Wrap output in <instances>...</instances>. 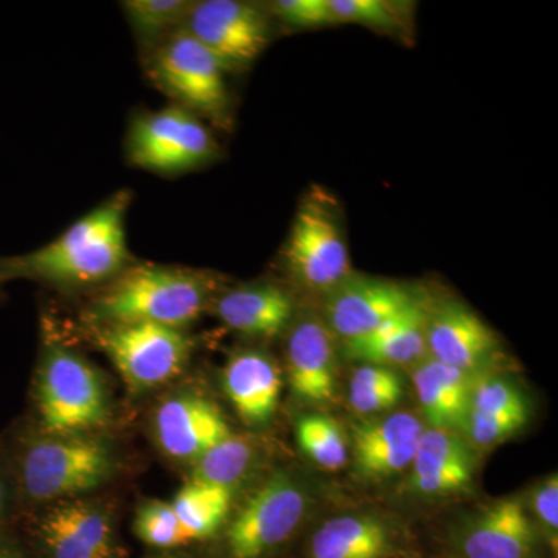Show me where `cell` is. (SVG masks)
Returning <instances> with one entry per match:
<instances>
[{
	"label": "cell",
	"instance_id": "1",
	"mask_svg": "<svg viewBox=\"0 0 558 558\" xmlns=\"http://www.w3.org/2000/svg\"><path fill=\"white\" fill-rule=\"evenodd\" d=\"M130 202V191H120L44 247L0 258V281L25 278L81 286L117 277L131 258L126 236Z\"/></svg>",
	"mask_w": 558,
	"mask_h": 558
},
{
	"label": "cell",
	"instance_id": "2",
	"mask_svg": "<svg viewBox=\"0 0 558 558\" xmlns=\"http://www.w3.org/2000/svg\"><path fill=\"white\" fill-rule=\"evenodd\" d=\"M213 279L204 271L171 266H138L117 275L92 304L102 325L154 323L182 330L207 307Z\"/></svg>",
	"mask_w": 558,
	"mask_h": 558
},
{
	"label": "cell",
	"instance_id": "3",
	"mask_svg": "<svg viewBox=\"0 0 558 558\" xmlns=\"http://www.w3.org/2000/svg\"><path fill=\"white\" fill-rule=\"evenodd\" d=\"M11 470L22 497L35 502L57 501L106 483L112 475L113 458L100 440L47 436L24 444Z\"/></svg>",
	"mask_w": 558,
	"mask_h": 558
},
{
	"label": "cell",
	"instance_id": "4",
	"mask_svg": "<svg viewBox=\"0 0 558 558\" xmlns=\"http://www.w3.org/2000/svg\"><path fill=\"white\" fill-rule=\"evenodd\" d=\"M157 89L199 119L229 130L231 100L227 70L211 51L185 31L175 32L145 58Z\"/></svg>",
	"mask_w": 558,
	"mask_h": 558
},
{
	"label": "cell",
	"instance_id": "5",
	"mask_svg": "<svg viewBox=\"0 0 558 558\" xmlns=\"http://www.w3.org/2000/svg\"><path fill=\"white\" fill-rule=\"evenodd\" d=\"M39 424L47 435L81 436L109 417L100 376L69 349L51 347L39 371Z\"/></svg>",
	"mask_w": 558,
	"mask_h": 558
},
{
	"label": "cell",
	"instance_id": "6",
	"mask_svg": "<svg viewBox=\"0 0 558 558\" xmlns=\"http://www.w3.org/2000/svg\"><path fill=\"white\" fill-rule=\"evenodd\" d=\"M219 146L207 124L182 106L140 112L126 137L131 165L157 174L175 175L197 170L218 157Z\"/></svg>",
	"mask_w": 558,
	"mask_h": 558
},
{
	"label": "cell",
	"instance_id": "7",
	"mask_svg": "<svg viewBox=\"0 0 558 558\" xmlns=\"http://www.w3.org/2000/svg\"><path fill=\"white\" fill-rule=\"evenodd\" d=\"M284 256L306 288L328 292L351 274L339 204L328 191L315 186L301 202Z\"/></svg>",
	"mask_w": 558,
	"mask_h": 558
},
{
	"label": "cell",
	"instance_id": "8",
	"mask_svg": "<svg viewBox=\"0 0 558 558\" xmlns=\"http://www.w3.org/2000/svg\"><path fill=\"white\" fill-rule=\"evenodd\" d=\"M97 340L135 389L156 388L178 376L191 348L182 330L154 323L105 325Z\"/></svg>",
	"mask_w": 558,
	"mask_h": 558
},
{
	"label": "cell",
	"instance_id": "9",
	"mask_svg": "<svg viewBox=\"0 0 558 558\" xmlns=\"http://www.w3.org/2000/svg\"><path fill=\"white\" fill-rule=\"evenodd\" d=\"M182 31L218 58L227 72L244 70L270 43V21L263 7L241 0L193 2Z\"/></svg>",
	"mask_w": 558,
	"mask_h": 558
},
{
	"label": "cell",
	"instance_id": "10",
	"mask_svg": "<svg viewBox=\"0 0 558 558\" xmlns=\"http://www.w3.org/2000/svg\"><path fill=\"white\" fill-rule=\"evenodd\" d=\"M307 509L303 488L277 473L255 492L227 532L231 558H260L293 534Z\"/></svg>",
	"mask_w": 558,
	"mask_h": 558
},
{
	"label": "cell",
	"instance_id": "11",
	"mask_svg": "<svg viewBox=\"0 0 558 558\" xmlns=\"http://www.w3.org/2000/svg\"><path fill=\"white\" fill-rule=\"evenodd\" d=\"M416 300V293L398 282L349 274L336 288L328 290L326 328H330L344 343H354L366 339L400 312L409 310Z\"/></svg>",
	"mask_w": 558,
	"mask_h": 558
},
{
	"label": "cell",
	"instance_id": "12",
	"mask_svg": "<svg viewBox=\"0 0 558 558\" xmlns=\"http://www.w3.org/2000/svg\"><path fill=\"white\" fill-rule=\"evenodd\" d=\"M33 539L44 558H116L112 524L97 506L65 501L33 524Z\"/></svg>",
	"mask_w": 558,
	"mask_h": 558
},
{
	"label": "cell",
	"instance_id": "13",
	"mask_svg": "<svg viewBox=\"0 0 558 558\" xmlns=\"http://www.w3.org/2000/svg\"><path fill=\"white\" fill-rule=\"evenodd\" d=\"M427 349L444 365L475 373L498 352V340L486 323L458 301L428 310Z\"/></svg>",
	"mask_w": 558,
	"mask_h": 558
},
{
	"label": "cell",
	"instance_id": "14",
	"mask_svg": "<svg viewBox=\"0 0 558 558\" xmlns=\"http://www.w3.org/2000/svg\"><path fill=\"white\" fill-rule=\"evenodd\" d=\"M537 532L523 499H499L481 510L459 535L465 558H532Z\"/></svg>",
	"mask_w": 558,
	"mask_h": 558
},
{
	"label": "cell",
	"instance_id": "15",
	"mask_svg": "<svg viewBox=\"0 0 558 558\" xmlns=\"http://www.w3.org/2000/svg\"><path fill=\"white\" fill-rule=\"evenodd\" d=\"M475 464L472 446L458 433L424 429L411 461L410 488L424 497L464 490L472 483Z\"/></svg>",
	"mask_w": 558,
	"mask_h": 558
},
{
	"label": "cell",
	"instance_id": "16",
	"mask_svg": "<svg viewBox=\"0 0 558 558\" xmlns=\"http://www.w3.org/2000/svg\"><path fill=\"white\" fill-rule=\"evenodd\" d=\"M156 432L170 457L194 461L231 433L218 407L197 396H175L161 403Z\"/></svg>",
	"mask_w": 558,
	"mask_h": 558
},
{
	"label": "cell",
	"instance_id": "17",
	"mask_svg": "<svg viewBox=\"0 0 558 558\" xmlns=\"http://www.w3.org/2000/svg\"><path fill=\"white\" fill-rule=\"evenodd\" d=\"M422 432L421 421L410 413L354 425L352 440L359 472L368 478L402 472L413 461Z\"/></svg>",
	"mask_w": 558,
	"mask_h": 558
},
{
	"label": "cell",
	"instance_id": "18",
	"mask_svg": "<svg viewBox=\"0 0 558 558\" xmlns=\"http://www.w3.org/2000/svg\"><path fill=\"white\" fill-rule=\"evenodd\" d=\"M290 387L310 402H328L336 396V349L326 325L304 319L293 329L288 343Z\"/></svg>",
	"mask_w": 558,
	"mask_h": 558
},
{
	"label": "cell",
	"instance_id": "19",
	"mask_svg": "<svg viewBox=\"0 0 558 558\" xmlns=\"http://www.w3.org/2000/svg\"><path fill=\"white\" fill-rule=\"evenodd\" d=\"M428 307L422 300L388 319L366 339L347 343L349 357L369 365H409L424 357L427 349Z\"/></svg>",
	"mask_w": 558,
	"mask_h": 558
},
{
	"label": "cell",
	"instance_id": "20",
	"mask_svg": "<svg viewBox=\"0 0 558 558\" xmlns=\"http://www.w3.org/2000/svg\"><path fill=\"white\" fill-rule=\"evenodd\" d=\"M473 373L424 360L413 374L418 402L433 428H464L470 413Z\"/></svg>",
	"mask_w": 558,
	"mask_h": 558
},
{
	"label": "cell",
	"instance_id": "21",
	"mask_svg": "<svg viewBox=\"0 0 558 558\" xmlns=\"http://www.w3.org/2000/svg\"><path fill=\"white\" fill-rule=\"evenodd\" d=\"M231 403L248 424H266L277 410L281 377L275 363L256 351L240 352L223 371Z\"/></svg>",
	"mask_w": 558,
	"mask_h": 558
},
{
	"label": "cell",
	"instance_id": "22",
	"mask_svg": "<svg viewBox=\"0 0 558 558\" xmlns=\"http://www.w3.org/2000/svg\"><path fill=\"white\" fill-rule=\"evenodd\" d=\"M216 311L220 322L230 329L250 337L271 339L288 328L293 315V300L277 286H245L220 296Z\"/></svg>",
	"mask_w": 558,
	"mask_h": 558
},
{
	"label": "cell",
	"instance_id": "23",
	"mask_svg": "<svg viewBox=\"0 0 558 558\" xmlns=\"http://www.w3.org/2000/svg\"><path fill=\"white\" fill-rule=\"evenodd\" d=\"M391 550L388 527L369 515L329 520L315 532L312 558H385Z\"/></svg>",
	"mask_w": 558,
	"mask_h": 558
},
{
	"label": "cell",
	"instance_id": "24",
	"mask_svg": "<svg viewBox=\"0 0 558 558\" xmlns=\"http://www.w3.org/2000/svg\"><path fill=\"white\" fill-rule=\"evenodd\" d=\"M231 499L233 490L230 488L193 480L180 488L171 506L186 537L196 542L209 537L222 526L229 515Z\"/></svg>",
	"mask_w": 558,
	"mask_h": 558
},
{
	"label": "cell",
	"instance_id": "25",
	"mask_svg": "<svg viewBox=\"0 0 558 558\" xmlns=\"http://www.w3.org/2000/svg\"><path fill=\"white\" fill-rule=\"evenodd\" d=\"M193 2L189 0H126L121 9L126 14L132 35L143 57L153 53L175 32L182 31Z\"/></svg>",
	"mask_w": 558,
	"mask_h": 558
},
{
	"label": "cell",
	"instance_id": "26",
	"mask_svg": "<svg viewBox=\"0 0 558 558\" xmlns=\"http://www.w3.org/2000/svg\"><path fill=\"white\" fill-rule=\"evenodd\" d=\"M255 457L252 440L230 433L196 459L193 480L233 490L252 469Z\"/></svg>",
	"mask_w": 558,
	"mask_h": 558
},
{
	"label": "cell",
	"instance_id": "27",
	"mask_svg": "<svg viewBox=\"0 0 558 558\" xmlns=\"http://www.w3.org/2000/svg\"><path fill=\"white\" fill-rule=\"evenodd\" d=\"M402 380L388 366H360L349 384V405L360 414L391 410L402 398Z\"/></svg>",
	"mask_w": 558,
	"mask_h": 558
},
{
	"label": "cell",
	"instance_id": "28",
	"mask_svg": "<svg viewBox=\"0 0 558 558\" xmlns=\"http://www.w3.org/2000/svg\"><path fill=\"white\" fill-rule=\"evenodd\" d=\"M301 450L323 469L337 470L348 461V444L343 429L326 414H306L296 425Z\"/></svg>",
	"mask_w": 558,
	"mask_h": 558
},
{
	"label": "cell",
	"instance_id": "29",
	"mask_svg": "<svg viewBox=\"0 0 558 558\" xmlns=\"http://www.w3.org/2000/svg\"><path fill=\"white\" fill-rule=\"evenodd\" d=\"M134 529L135 534L154 548H179L191 543L171 502L150 501L142 506L135 519Z\"/></svg>",
	"mask_w": 558,
	"mask_h": 558
},
{
	"label": "cell",
	"instance_id": "30",
	"mask_svg": "<svg viewBox=\"0 0 558 558\" xmlns=\"http://www.w3.org/2000/svg\"><path fill=\"white\" fill-rule=\"evenodd\" d=\"M470 411L483 414L527 413V402L512 381L484 377L473 384Z\"/></svg>",
	"mask_w": 558,
	"mask_h": 558
},
{
	"label": "cell",
	"instance_id": "31",
	"mask_svg": "<svg viewBox=\"0 0 558 558\" xmlns=\"http://www.w3.org/2000/svg\"><path fill=\"white\" fill-rule=\"evenodd\" d=\"M527 417L529 413L483 414L470 411L464 429L473 446L488 449L515 435L524 427Z\"/></svg>",
	"mask_w": 558,
	"mask_h": 558
},
{
	"label": "cell",
	"instance_id": "32",
	"mask_svg": "<svg viewBox=\"0 0 558 558\" xmlns=\"http://www.w3.org/2000/svg\"><path fill=\"white\" fill-rule=\"evenodd\" d=\"M329 3L337 22H354L379 31L398 28V13L384 0H329Z\"/></svg>",
	"mask_w": 558,
	"mask_h": 558
},
{
	"label": "cell",
	"instance_id": "33",
	"mask_svg": "<svg viewBox=\"0 0 558 558\" xmlns=\"http://www.w3.org/2000/svg\"><path fill=\"white\" fill-rule=\"evenodd\" d=\"M271 13L293 28H314L333 24L329 0H277L271 3Z\"/></svg>",
	"mask_w": 558,
	"mask_h": 558
},
{
	"label": "cell",
	"instance_id": "34",
	"mask_svg": "<svg viewBox=\"0 0 558 558\" xmlns=\"http://www.w3.org/2000/svg\"><path fill=\"white\" fill-rule=\"evenodd\" d=\"M532 510L550 537L557 538L558 531V480L557 475L539 483L532 492Z\"/></svg>",
	"mask_w": 558,
	"mask_h": 558
},
{
	"label": "cell",
	"instance_id": "35",
	"mask_svg": "<svg viewBox=\"0 0 558 558\" xmlns=\"http://www.w3.org/2000/svg\"><path fill=\"white\" fill-rule=\"evenodd\" d=\"M14 495H16V481L11 470L10 459L0 450V534L9 532Z\"/></svg>",
	"mask_w": 558,
	"mask_h": 558
},
{
	"label": "cell",
	"instance_id": "36",
	"mask_svg": "<svg viewBox=\"0 0 558 558\" xmlns=\"http://www.w3.org/2000/svg\"><path fill=\"white\" fill-rule=\"evenodd\" d=\"M0 558H28L9 532L0 534Z\"/></svg>",
	"mask_w": 558,
	"mask_h": 558
},
{
	"label": "cell",
	"instance_id": "37",
	"mask_svg": "<svg viewBox=\"0 0 558 558\" xmlns=\"http://www.w3.org/2000/svg\"><path fill=\"white\" fill-rule=\"evenodd\" d=\"M160 558H178V557H160Z\"/></svg>",
	"mask_w": 558,
	"mask_h": 558
},
{
	"label": "cell",
	"instance_id": "38",
	"mask_svg": "<svg viewBox=\"0 0 558 558\" xmlns=\"http://www.w3.org/2000/svg\"><path fill=\"white\" fill-rule=\"evenodd\" d=\"M0 282H2V281H0Z\"/></svg>",
	"mask_w": 558,
	"mask_h": 558
}]
</instances>
